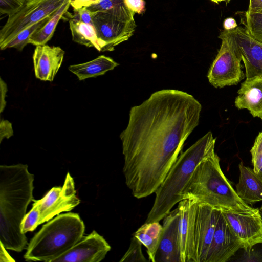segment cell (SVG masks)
<instances>
[{
  "instance_id": "obj_1",
  "label": "cell",
  "mask_w": 262,
  "mask_h": 262,
  "mask_svg": "<svg viewBox=\"0 0 262 262\" xmlns=\"http://www.w3.org/2000/svg\"><path fill=\"white\" fill-rule=\"evenodd\" d=\"M202 105L192 95L163 89L132 107L120 135L127 187L140 199L155 193L199 125Z\"/></svg>"
},
{
  "instance_id": "obj_2",
  "label": "cell",
  "mask_w": 262,
  "mask_h": 262,
  "mask_svg": "<svg viewBox=\"0 0 262 262\" xmlns=\"http://www.w3.org/2000/svg\"><path fill=\"white\" fill-rule=\"evenodd\" d=\"M34 178L27 164L0 166V242L7 249L19 252L27 245L20 227L34 200Z\"/></svg>"
},
{
  "instance_id": "obj_3",
  "label": "cell",
  "mask_w": 262,
  "mask_h": 262,
  "mask_svg": "<svg viewBox=\"0 0 262 262\" xmlns=\"http://www.w3.org/2000/svg\"><path fill=\"white\" fill-rule=\"evenodd\" d=\"M215 141L212 133L208 132L178 156L155 192V201L145 222L160 221L182 200V192L196 166L214 152Z\"/></svg>"
},
{
  "instance_id": "obj_4",
  "label": "cell",
  "mask_w": 262,
  "mask_h": 262,
  "mask_svg": "<svg viewBox=\"0 0 262 262\" xmlns=\"http://www.w3.org/2000/svg\"><path fill=\"white\" fill-rule=\"evenodd\" d=\"M194 199L217 208L250 211L254 208L243 201L224 174L214 152L202 160L181 194L182 200Z\"/></svg>"
},
{
  "instance_id": "obj_5",
  "label": "cell",
  "mask_w": 262,
  "mask_h": 262,
  "mask_svg": "<svg viewBox=\"0 0 262 262\" xmlns=\"http://www.w3.org/2000/svg\"><path fill=\"white\" fill-rule=\"evenodd\" d=\"M85 225L78 214L58 215L43 225L29 243L26 261L53 262L83 236Z\"/></svg>"
},
{
  "instance_id": "obj_6",
  "label": "cell",
  "mask_w": 262,
  "mask_h": 262,
  "mask_svg": "<svg viewBox=\"0 0 262 262\" xmlns=\"http://www.w3.org/2000/svg\"><path fill=\"white\" fill-rule=\"evenodd\" d=\"M192 199L185 262H206L220 208Z\"/></svg>"
},
{
  "instance_id": "obj_7",
  "label": "cell",
  "mask_w": 262,
  "mask_h": 262,
  "mask_svg": "<svg viewBox=\"0 0 262 262\" xmlns=\"http://www.w3.org/2000/svg\"><path fill=\"white\" fill-rule=\"evenodd\" d=\"M134 13L126 6L104 12H96L93 20L98 38L104 46V51L128 40L136 25Z\"/></svg>"
},
{
  "instance_id": "obj_8",
  "label": "cell",
  "mask_w": 262,
  "mask_h": 262,
  "mask_svg": "<svg viewBox=\"0 0 262 262\" xmlns=\"http://www.w3.org/2000/svg\"><path fill=\"white\" fill-rule=\"evenodd\" d=\"M68 0H26L16 12L8 16L0 31V48L6 47L20 32L51 16Z\"/></svg>"
},
{
  "instance_id": "obj_9",
  "label": "cell",
  "mask_w": 262,
  "mask_h": 262,
  "mask_svg": "<svg viewBox=\"0 0 262 262\" xmlns=\"http://www.w3.org/2000/svg\"><path fill=\"white\" fill-rule=\"evenodd\" d=\"M220 37L228 40L237 57L243 61L247 79L262 75V43L253 38L245 28L239 26L230 30H222Z\"/></svg>"
},
{
  "instance_id": "obj_10",
  "label": "cell",
  "mask_w": 262,
  "mask_h": 262,
  "mask_svg": "<svg viewBox=\"0 0 262 262\" xmlns=\"http://www.w3.org/2000/svg\"><path fill=\"white\" fill-rule=\"evenodd\" d=\"M33 201L38 208L40 224L60 213L70 211L80 202L76 195L74 179L69 172L67 173L62 187H53L42 198Z\"/></svg>"
},
{
  "instance_id": "obj_11",
  "label": "cell",
  "mask_w": 262,
  "mask_h": 262,
  "mask_svg": "<svg viewBox=\"0 0 262 262\" xmlns=\"http://www.w3.org/2000/svg\"><path fill=\"white\" fill-rule=\"evenodd\" d=\"M222 43L207 74L209 83L216 88L238 84L244 78L241 61L228 40L220 37Z\"/></svg>"
},
{
  "instance_id": "obj_12",
  "label": "cell",
  "mask_w": 262,
  "mask_h": 262,
  "mask_svg": "<svg viewBox=\"0 0 262 262\" xmlns=\"http://www.w3.org/2000/svg\"><path fill=\"white\" fill-rule=\"evenodd\" d=\"M230 228L239 239L243 250L262 243V215L259 209L237 211L220 208Z\"/></svg>"
},
{
  "instance_id": "obj_13",
  "label": "cell",
  "mask_w": 262,
  "mask_h": 262,
  "mask_svg": "<svg viewBox=\"0 0 262 262\" xmlns=\"http://www.w3.org/2000/svg\"><path fill=\"white\" fill-rule=\"evenodd\" d=\"M111 249L104 238L93 230L53 262H99Z\"/></svg>"
},
{
  "instance_id": "obj_14",
  "label": "cell",
  "mask_w": 262,
  "mask_h": 262,
  "mask_svg": "<svg viewBox=\"0 0 262 262\" xmlns=\"http://www.w3.org/2000/svg\"><path fill=\"white\" fill-rule=\"evenodd\" d=\"M241 248V242L230 228L220 209L206 262L228 261Z\"/></svg>"
},
{
  "instance_id": "obj_15",
  "label": "cell",
  "mask_w": 262,
  "mask_h": 262,
  "mask_svg": "<svg viewBox=\"0 0 262 262\" xmlns=\"http://www.w3.org/2000/svg\"><path fill=\"white\" fill-rule=\"evenodd\" d=\"M178 208L163 219V232L155 256V262H181Z\"/></svg>"
},
{
  "instance_id": "obj_16",
  "label": "cell",
  "mask_w": 262,
  "mask_h": 262,
  "mask_svg": "<svg viewBox=\"0 0 262 262\" xmlns=\"http://www.w3.org/2000/svg\"><path fill=\"white\" fill-rule=\"evenodd\" d=\"M64 53L59 47L37 46L33 55L36 77L43 81H53L61 66Z\"/></svg>"
},
{
  "instance_id": "obj_17",
  "label": "cell",
  "mask_w": 262,
  "mask_h": 262,
  "mask_svg": "<svg viewBox=\"0 0 262 262\" xmlns=\"http://www.w3.org/2000/svg\"><path fill=\"white\" fill-rule=\"evenodd\" d=\"M237 94L235 106L239 110H248L254 117L262 120V75L246 78Z\"/></svg>"
},
{
  "instance_id": "obj_18",
  "label": "cell",
  "mask_w": 262,
  "mask_h": 262,
  "mask_svg": "<svg viewBox=\"0 0 262 262\" xmlns=\"http://www.w3.org/2000/svg\"><path fill=\"white\" fill-rule=\"evenodd\" d=\"M239 182L235 191L245 203L253 205L262 201V179L251 168L242 163L239 165Z\"/></svg>"
},
{
  "instance_id": "obj_19",
  "label": "cell",
  "mask_w": 262,
  "mask_h": 262,
  "mask_svg": "<svg viewBox=\"0 0 262 262\" xmlns=\"http://www.w3.org/2000/svg\"><path fill=\"white\" fill-rule=\"evenodd\" d=\"M119 63L104 55L83 63L70 66L69 70L77 76L79 80L96 77L113 70Z\"/></svg>"
},
{
  "instance_id": "obj_20",
  "label": "cell",
  "mask_w": 262,
  "mask_h": 262,
  "mask_svg": "<svg viewBox=\"0 0 262 262\" xmlns=\"http://www.w3.org/2000/svg\"><path fill=\"white\" fill-rule=\"evenodd\" d=\"M162 232L163 226L159 222H145L133 234L146 248L149 261L155 262Z\"/></svg>"
},
{
  "instance_id": "obj_21",
  "label": "cell",
  "mask_w": 262,
  "mask_h": 262,
  "mask_svg": "<svg viewBox=\"0 0 262 262\" xmlns=\"http://www.w3.org/2000/svg\"><path fill=\"white\" fill-rule=\"evenodd\" d=\"M69 26L74 41L88 47H94L98 51L104 52V46L98 38L93 25L71 18Z\"/></svg>"
},
{
  "instance_id": "obj_22",
  "label": "cell",
  "mask_w": 262,
  "mask_h": 262,
  "mask_svg": "<svg viewBox=\"0 0 262 262\" xmlns=\"http://www.w3.org/2000/svg\"><path fill=\"white\" fill-rule=\"evenodd\" d=\"M71 0H68L51 17L40 29L29 38V43L36 46L46 45L52 37L59 20L67 12Z\"/></svg>"
},
{
  "instance_id": "obj_23",
  "label": "cell",
  "mask_w": 262,
  "mask_h": 262,
  "mask_svg": "<svg viewBox=\"0 0 262 262\" xmlns=\"http://www.w3.org/2000/svg\"><path fill=\"white\" fill-rule=\"evenodd\" d=\"M192 199L182 200L178 208L180 212L179 238L181 262H185Z\"/></svg>"
},
{
  "instance_id": "obj_24",
  "label": "cell",
  "mask_w": 262,
  "mask_h": 262,
  "mask_svg": "<svg viewBox=\"0 0 262 262\" xmlns=\"http://www.w3.org/2000/svg\"><path fill=\"white\" fill-rule=\"evenodd\" d=\"M240 18L241 24L245 26L248 33L262 43V14L246 11L241 12Z\"/></svg>"
},
{
  "instance_id": "obj_25",
  "label": "cell",
  "mask_w": 262,
  "mask_h": 262,
  "mask_svg": "<svg viewBox=\"0 0 262 262\" xmlns=\"http://www.w3.org/2000/svg\"><path fill=\"white\" fill-rule=\"evenodd\" d=\"M51 16L33 24L20 32L6 47L7 48H15L21 51L29 43V38L37 30L40 29L49 20Z\"/></svg>"
},
{
  "instance_id": "obj_26",
  "label": "cell",
  "mask_w": 262,
  "mask_h": 262,
  "mask_svg": "<svg viewBox=\"0 0 262 262\" xmlns=\"http://www.w3.org/2000/svg\"><path fill=\"white\" fill-rule=\"evenodd\" d=\"M142 244L133 236L130 239L128 249L120 260V262H145V258L142 251Z\"/></svg>"
},
{
  "instance_id": "obj_27",
  "label": "cell",
  "mask_w": 262,
  "mask_h": 262,
  "mask_svg": "<svg viewBox=\"0 0 262 262\" xmlns=\"http://www.w3.org/2000/svg\"><path fill=\"white\" fill-rule=\"evenodd\" d=\"M254 171L262 179V131L255 138L250 150Z\"/></svg>"
},
{
  "instance_id": "obj_28",
  "label": "cell",
  "mask_w": 262,
  "mask_h": 262,
  "mask_svg": "<svg viewBox=\"0 0 262 262\" xmlns=\"http://www.w3.org/2000/svg\"><path fill=\"white\" fill-rule=\"evenodd\" d=\"M40 224V215L37 206L33 203L32 207L24 218L21 224V231L26 234L34 231Z\"/></svg>"
},
{
  "instance_id": "obj_29",
  "label": "cell",
  "mask_w": 262,
  "mask_h": 262,
  "mask_svg": "<svg viewBox=\"0 0 262 262\" xmlns=\"http://www.w3.org/2000/svg\"><path fill=\"white\" fill-rule=\"evenodd\" d=\"M126 6L124 0H97L88 8L93 12H104Z\"/></svg>"
},
{
  "instance_id": "obj_30",
  "label": "cell",
  "mask_w": 262,
  "mask_h": 262,
  "mask_svg": "<svg viewBox=\"0 0 262 262\" xmlns=\"http://www.w3.org/2000/svg\"><path fill=\"white\" fill-rule=\"evenodd\" d=\"M243 251L241 258L237 261L262 262V243H257L249 249Z\"/></svg>"
},
{
  "instance_id": "obj_31",
  "label": "cell",
  "mask_w": 262,
  "mask_h": 262,
  "mask_svg": "<svg viewBox=\"0 0 262 262\" xmlns=\"http://www.w3.org/2000/svg\"><path fill=\"white\" fill-rule=\"evenodd\" d=\"M26 0H0V14L10 16L18 11Z\"/></svg>"
},
{
  "instance_id": "obj_32",
  "label": "cell",
  "mask_w": 262,
  "mask_h": 262,
  "mask_svg": "<svg viewBox=\"0 0 262 262\" xmlns=\"http://www.w3.org/2000/svg\"><path fill=\"white\" fill-rule=\"evenodd\" d=\"M74 14L72 18L86 24L93 25V18L96 12L92 11L86 7L74 9Z\"/></svg>"
},
{
  "instance_id": "obj_33",
  "label": "cell",
  "mask_w": 262,
  "mask_h": 262,
  "mask_svg": "<svg viewBox=\"0 0 262 262\" xmlns=\"http://www.w3.org/2000/svg\"><path fill=\"white\" fill-rule=\"evenodd\" d=\"M127 7L134 13L141 14L145 10L144 0H124Z\"/></svg>"
},
{
  "instance_id": "obj_34",
  "label": "cell",
  "mask_w": 262,
  "mask_h": 262,
  "mask_svg": "<svg viewBox=\"0 0 262 262\" xmlns=\"http://www.w3.org/2000/svg\"><path fill=\"white\" fill-rule=\"evenodd\" d=\"M13 130L11 123L8 120H1L0 123V142L3 139H9L13 136Z\"/></svg>"
},
{
  "instance_id": "obj_35",
  "label": "cell",
  "mask_w": 262,
  "mask_h": 262,
  "mask_svg": "<svg viewBox=\"0 0 262 262\" xmlns=\"http://www.w3.org/2000/svg\"><path fill=\"white\" fill-rule=\"evenodd\" d=\"M248 12L262 14V0H249Z\"/></svg>"
},
{
  "instance_id": "obj_36",
  "label": "cell",
  "mask_w": 262,
  "mask_h": 262,
  "mask_svg": "<svg viewBox=\"0 0 262 262\" xmlns=\"http://www.w3.org/2000/svg\"><path fill=\"white\" fill-rule=\"evenodd\" d=\"M97 0H71V6L74 9H77L84 7H88Z\"/></svg>"
},
{
  "instance_id": "obj_37",
  "label": "cell",
  "mask_w": 262,
  "mask_h": 262,
  "mask_svg": "<svg viewBox=\"0 0 262 262\" xmlns=\"http://www.w3.org/2000/svg\"><path fill=\"white\" fill-rule=\"evenodd\" d=\"M0 86H1V112L2 113L4 110L6 102L5 101L6 94L8 91V89L6 83L1 79Z\"/></svg>"
},
{
  "instance_id": "obj_38",
  "label": "cell",
  "mask_w": 262,
  "mask_h": 262,
  "mask_svg": "<svg viewBox=\"0 0 262 262\" xmlns=\"http://www.w3.org/2000/svg\"><path fill=\"white\" fill-rule=\"evenodd\" d=\"M1 243L0 249V261L8 262L15 261V260L9 255L7 251V249L4 246L3 244Z\"/></svg>"
},
{
  "instance_id": "obj_39",
  "label": "cell",
  "mask_w": 262,
  "mask_h": 262,
  "mask_svg": "<svg viewBox=\"0 0 262 262\" xmlns=\"http://www.w3.org/2000/svg\"><path fill=\"white\" fill-rule=\"evenodd\" d=\"M224 30H230L236 28L238 26L235 20L232 17L226 18L223 22Z\"/></svg>"
},
{
  "instance_id": "obj_40",
  "label": "cell",
  "mask_w": 262,
  "mask_h": 262,
  "mask_svg": "<svg viewBox=\"0 0 262 262\" xmlns=\"http://www.w3.org/2000/svg\"><path fill=\"white\" fill-rule=\"evenodd\" d=\"M211 1L218 4L220 2H226V4H228L231 0H210Z\"/></svg>"
},
{
  "instance_id": "obj_41",
  "label": "cell",
  "mask_w": 262,
  "mask_h": 262,
  "mask_svg": "<svg viewBox=\"0 0 262 262\" xmlns=\"http://www.w3.org/2000/svg\"><path fill=\"white\" fill-rule=\"evenodd\" d=\"M259 211H260V213L261 215H262V206H261V207L259 209Z\"/></svg>"
}]
</instances>
